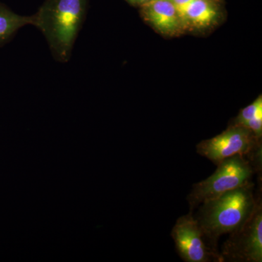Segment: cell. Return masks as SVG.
<instances>
[{"instance_id":"7c38bea8","label":"cell","mask_w":262,"mask_h":262,"mask_svg":"<svg viewBox=\"0 0 262 262\" xmlns=\"http://www.w3.org/2000/svg\"><path fill=\"white\" fill-rule=\"evenodd\" d=\"M127 1L133 5H141L145 3L146 2L149 1V0H127Z\"/></svg>"},{"instance_id":"277c9868","label":"cell","mask_w":262,"mask_h":262,"mask_svg":"<svg viewBox=\"0 0 262 262\" xmlns=\"http://www.w3.org/2000/svg\"><path fill=\"white\" fill-rule=\"evenodd\" d=\"M222 262L262 261L261 200L249 219L222 245Z\"/></svg>"},{"instance_id":"8fae6325","label":"cell","mask_w":262,"mask_h":262,"mask_svg":"<svg viewBox=\"0 0 262 262\" xmlns=\"http://www.w3.org/2000/svg\"><path fill=\"white\" fill-rule=\"evenodd\" d=\"M172 3H173L176 9H177V13L179 15V18H182L183 13L185 10L186 7L187 6L189 3H192L194 0H171ZM215 2H218L219 0H214Z\"/></svg>"},{"instance_id":"3957f363","label":"cell","mask_w":262,"mask_h":262,"mask_svg":"<svg viewBox=\"0 0 262 262\" xmlns=\"http://www.w3.org/2000/svg\"><path fill=\"white\" fill-rule=\"evenodd\" d=\"M254 173L251 164L243 155L222 160L214 173L193 185L187 196L189 211H194L208 200L252 183Z\"/></svg>"},{"instance_id":"7a4b0ae2","label":"cell","mask_w":262,"mask_h":262,"mask_svg":"<svg viewBox=\"0 0 262 262\" xmlns=\"http://www.w3.org/2000/svg\"><path fill=\"white\" fill-rule=\"evenodd\" d=\"M88 0H46L34 16L57 61L70 60L87 13Z\"/></svg>"},{"instance_id":"52a82bcc","label":"cell","mask_w":262,"mask_h":262,"mask_svg":"<svg viewBox=\"0 0 262 262\" xmlns=\"http://www.w3.org/2000/svg\"><path fill=\"white\" fill-rule=\"evenodd\" d=\"M141 6L144 18L162 34L172 35L180 31L182 22L171 0H149Z\"/></svg>"},{"instance_id":"8992f818","label":"cell","mask_w":262,"mask_h":262,"mask_svg":"<svg viewBox=\"0 0 262 262\" xmlns=\"http://www.w3.org/2000/svg\"><path fill=\"white\" fill-rule=\"evenodd\" d=\"M259 144L261 139H258L251 131L232 125L220 135L201 141L196 150L198 154L217 165L222 160L235 155L246 156Z\"/></svg>"},{"instance_id":"9c48e42d","label":"cell","mask_w":262,"mask_h":262,"mask_svg":"<svg viewBox=\"0 0 262 262\" xmlns=\"http://www.w3.org/2000/svg\"><path fill=\"white\" fill-rule=\"evenodd\" d=\"M33 15L17 14L5 5L0 4V44L8 40L22 27L33 26Z\"/></svg>"},{"instance_id":"5b68a950","label":"cell","mask_w":262,"mask_h":262,"mask_svg":"<svg viewBox=\"0 0 262 262\" xmlns=\"http://www.w3.org/2000/svg\"><path fill=\"white\" fill-rule=\"evenodd\" d=\"M177 253L186 262H222L219 250L212 247L193 212L179 217L171 231Z\"/></svg>"},{"instance_id":"30bf717a","label":"cell","mask_w":262,"mask_h":262,"mask_svg":"<svg viewBox=\"0 0 262 262\" xmlns=\"http://www.w3.org/2000/svg\"><path fill=\"white\" fill-rule=\"evenodd\" d=\"M236 126L244 127L251 131L258 139L262 136V97L258 96L251 104L241 110L236 118Z\"/></svg>"},{"instance_id":"ba28073f","label":"cell","mask_w":262,"mask_h":262,"mask_svg":"<svg viewBox=\"0 0 262 262\" xmlns=\"http://www.w3.org/2000/svg\"><path fill=\"white\" fill-rule=\"evenodd\" d=\"M214 0H194L186 7L182 16V24L193 27H206L214 21L218 15Z\"/></svg>"},{"instance_id":"6da1fadb","label":"cell","mask_w":262,"mask_h":262,"mask_svg":"<svg viewBox=\"0 0 262 262\" xmlns=\"http://www.w3.org/2000/svg\"><path fill=\"white\" fill-rule=\"evenodd\" d=\"M260 200L250 183L202 203L194 217L210 245L218 250L220 237L244 225Z\"/></svg>"}]
</instances>
